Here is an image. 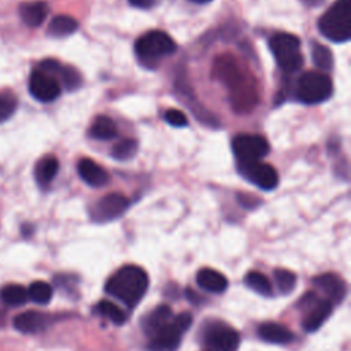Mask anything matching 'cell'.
Here are the masks:
<instances>
[{
	"instance_id": "obj_1",
	"label": "cell",
	"mask_w": 351,
	"mask_h": 351,
	"mask_svg": "<svg viewBox=\"0 0 351 351\" xmlns=\"http://www.w3.org/2000/svg\"><path fill=\"white\" fill-rule=\"evenodd\" d=\"M213 73L228 88L233 111L247 114L256 107L259 101L256 81L233 55H219L214 62Z\"/></svg>"
},
{
	"instance_id": "obj_2",
	"label": "cell",
	"mask_w": 351,
	"mask_h": 351,
	"mask_svg": "<svg viewBox=\"0 0 351 351\" xmlns=\"http://www.w3.org/2000/svg\"><path fill=\"white\" fill-rule=\"evenodd\" d=\"M148 288L147 273L134 265L121 267L106 284V292L133 308Z\"/></svg>"
},
{
	"instance_id": "obj_3",
	"label": "cell",
	"mask_w": 351,
	"mask_h": 351,
	"mask_svg": "<svg viewBox=\"0 0 351 351\" xmlns=\"http://www.w3.org/2000/svg\"><path fill=\"white\" fill-rule=\"evenodd\" d=\"M318 30L324 37L335 43H346L351 38V3L336 0L318 19Z\"/></svg>"
},
{
	"instance_id": "obj_4",
	"label": "cell",
	"mask_w": 351,
	"mask_h": 351,
	"mask_svg": "<svg viewBox=\"0 0 351 351\" xmlns=\"http://www.w3.org/2000/svg\"><path fill=\"white\" fill-rule=\"evenodd\" d=\"M174 40L162 30H151L141 37L134 44V52L140 63L148 69L158 66L162 58L173 55L176 52Z\"/></svg>"
},
{
	"instance_id": "obj_5",
	"label": "cell",
	"mask_w": 351,
	"mask_h": 351,
	"mask_svg": "<svg viewBox=\"0 0 351 351\" xmlns=\"http://www.w3.org/2000/svg\"><path fill=\"white\" fill-rule=\"evenodd\" d=\"M293 93L303 104H319L332 96L333 84L325 73L307 71L296 80Z\"/></svg>"
},
{
	"instance_id": "obj_6",
	"label": "cell",
	"mask_w": 351,
	"mask_h": 351,
	"mask_svg": "<svg viewBox=\"0 0 351 351\" xmlns=\"http://www.w3.org/2000/svg\"><path fill=\"white\" fill-rule=\"evenodd\" d=\"M269 47L278 67L285 73H295L303 66L300 40L291 33H276L269 40Z\"/></svg>"
},
{
	"instance_id": "obj_7",
	"label": "cell",
	"mask_w": 351,
	"mask_h": 351,
	"mask_svg": "<svg viewBox=\"0 0 351 351\" xmlns=\"http://www.w3.org/2000/svg\"><path fill=\"white\" fill-rule=\"evenodd\" d=\"M192 325L191 313H180L173 317L163 328L151 336L148 344L149 351H176L181 343L182 335Z\"/></svg>"
},
{
	"instance_id": "obj_8",
	"label": "cell",
	"mask_w": 351,
	"mask_h": 351,
	"mask_svg": "<svg viewBox=\"0 0 351 351\" xmlns=\"http://www.w3.org/2000/svg\"><path fill=\"white\" fill-rule=\"evenodd\" d=\"M232 149L239 165L258 162L269 154V143L261 134H239L232 140Z\"/></svg>"
},
{
	"instance_id": "obj_9",
	"label": "cell",
	"mask_w": 351,
	"mask_h": 351,
	"mask_svg": "<svg viewBox=\"0 0 351 351\" xmlns=\"http://www.w3.org/2000/svg\"><path fill=\"white\" fill-rule=\"evenodd\" d=\"M332 303L326 299H319L314 292H308L303 295L299 302V307L306 310L304 318L302 321V326L307 332L317 330L330 315Z\"/></svg>"
},
{
	"instance_id": "obj_10",
	"label": "cell",
	"mask_w": 351,
	"mask_h": 351,
	"mask_svg": "<svg viewBox=\"0 0 351 351\" xmlns=\"http://www.w3.org/2000/svg\"><path fill=\"white\" fill-rule=\"evenodd\" d=\"M129 204V199L122 193H108L93 204L90 217L95 222H108L121 217L128 210Z\"/></svg>"
},
{
	"instance_id": "obj_11",
	"label": "cell",
	"mask_w": 351,
	"mask_h": 351,
	"mask_svg": "<svg viewBox=\"0 0 351 351\" xmlns=\"http://www.w3.org/2000/svg\"><path fill=\"white\" fill-rule=\"evenodd\" d=\"M29 90L36 100L49 103L59 97L60 84L53 74L36 69L29 78Z\"/></svg>"
},
{
	"instance_id": "obj_12",
	"label": "cell",
	"mask_w": 351,
	"mask_h": 351,
	"mask_svg": "<svg viewBox=\"0 0 351 351\" xmlns=\"http://www.w3.org/2000/svg\"><path fill=\"white\" fill-rule=\"evenodd\" d=\"M239 173L263 191H271L278 185V174L276 169L265 162H252L237 166Z\"/></svg>"
},
{
	"instance_id": "obj_13",
	"label": "cell",
	"mask_w": 351,
	"mask_h": 351,
	"mask_svg": "<svg viewBox=\"0 0 351 351\" xmlns=\"http://www.w3.org/2000/svg\"><path fill=\"white\" fill-rule=\"evenodd\" d=\"M204 340L213 351H236L240 344L239 333L221 324L211 325L206 330Z\"/></svg>"
},
{
	"instance_id": "obj_14",
	"label": "cell",
	"mask_w": 351,
	"mask_h": 351,
	"mask_svg": "<svg viewBox=\"0 0 351 351\" xmlns=\"http://www.w3.org/2000/svg\"><path fill=\"white\" fill-rule=\"evenodd\" d=\"M314 285L326 296L325 299L332 304L343 302L347 292L346 282L335 273H324L315 277Z\"/></svg>"
},
{
	"instance_id": "obj_15",
	"label": "cell",
	"mask_w": 351,
	"mask_h": 351,
	"mask_svg": "<svg viewBox=\"0 0 351 351\" xmlns=\"http://www.w3.org/2000/svg\"><path fill=\"white\" fill-rule=\"evenodd\" d=\"M51 315L40 311H25L14 318V328L22 333H37L51 324Z\"/></svg>"
},
{
	"instance_id": "obj_16",
	"label": "cell",
	"mask_w": 351,
	"mask_h": 351,
	"mask_svg": "<svg viewBox=\"0 0 351 351\" xmlns=\"http://www.w3.org/2000/svg\"><path fill=\"white\" fill-rule=\"evenodd\" d=\"M77 170L80 177L90 186L99 188L108 182V174L106 173V170L89 158L81 159L78 162Z\"/></svg>"
},
{
	"instance_id": "obj_17",
	"label": "cell",
	"mask_w": 351,
	"mask_h": 351,
	"mask_svg": "<svg viewBox=\"0 0 351 351\" xmlns=\"http://www.w3.org/2000/svg\"><path fill=\"white\" fill-rule=\"evenodd\" d=\"M258 336L267 343L288 344L295 339V335L284 325L277 322H265L258 328Z\"/></svg>"
},
{
	"instance_id": "obj_18",
	"label": "cell",
	"mask_w": 351,
	"mask_h": 351,
	"mask_svg": "<svg viewBox=\"0 0 351 351\" xmlns=\"http://www.w3.org/2000/svg\"><path fill=\"white\" fill-rule=\"evenodd\" d=\"M47 15L48 4L45 1H27L19 5V16L30 27L40 26Z\"/></svg>"
},
{
	"instance_id": "obj_19",
	"label": "cell",
	"mask_w": 351,
	"mask_h": 351,
	"mask_svg": "<svg viewBox=\"0 0 351 351\" xmlns=\"http://www.w3.org/2000/svg\"><path fill=\"white\" fill-rule=\"evenodd\" d=\"M196 282L200 288L213 293H221L228 288L226 277L222 273L208 267L200 269L196 273Z\"/></svg>"
},
{
	"instance_id": "obj_20",
	"label": "cell",
	"mask_w": 351,
	"mask_h": 351,
	"mask_svg": "<svg viewBox=\"0 0 351 351\" xmlns=\"http://www.w3.org/2000/svg\"><path fill=\"white\" fill-rule=\"evenodd\" d=\"M173 318V311L169 306L160 304L149 311L143 319V329L148 336L155 335L160 328H163Z\"/></svg>"
},
{
	"instance_id": "obj_21",
	"label": "cell",
	"mask_w": 351,
	"mask_h": 351,
	"mask_svg": "<svg viewBox=\"0 0 351 351\" xmlns=\"http://www.w3.org/2000/svg\"><path fill=\"white\" fill-rule=\"evenodd\" d=\"M59 170V162L53 155L43 156L34 167V178L37 184L43 188L48 186Z\"/></svg>"
},
{
	"instance_id": "obj_22",
	"label": "cell",
	"mask_w": 351,
	"mask_h": 351,
	"mask_svg": "<svg viewBox=\"0 0 351 351\" xmlns=\"http://www.w3.org/2000/svg\"><path fill=\"white\" fill-rule=\"evenodd\" d=\"M118 129L115 122L104 115L97 117L89 128V136L96 140H111L117 137Z\"/></svg>"
},
{
	"instance_id": "obj_23",
	"label": "cell",
	"mask_w": 351,
	"mask_h": 351,
	"mask_svg": "<svg viewBox=\"0 0 351 351\" xmlns=\"http://www.w3.org/2000/svg\"><path fill=\"white\" fill-rule=\"evenodd\" d=\"M78 29V22L69 15H58L48 25V34L51 37L62 38L73 34Z\"/></svg>"
},
{
	"instance_id": "obj_24",
	"label": "cell",
	"mask_w": 351,
	"mask_h": 351,
	"mask_svg": "<svg viewBox=\"0 0 351 351\" xmlns=\"http://www.w3.org/2000/svg\"><path fill=\"white\" fill-rule=\"evenodd\" d=\"M0 298L5 304L16 307V306L25 304L29 299V295L25 287L19 284H10L0 291Z\"/></svg>"
},
{
	"instance_id": "obj_25",
	"label": "cell",
	"mask_w": 351,
	"mask_h": 351,
	"mask_svg": "<svg viewBox=\"0 0 351 351\" xmlns=\"http://www.w3.org/2000/svg\"><path fill=\"white\" fill-rule=\"evenodd\" d=\"M244 282L248 288L255 291L256 293L262 296H271L273 295V287L269 281V278L262 274L261 271H250L247 273Z\"/></svg>"
},
{
	"instance_id": "obj_26",
	"label": "cell",
	"mask_w": 351,
	"mask_h": 351,
	"mask_svg": "<svg viewBox=\"0 0 351 351\" xmlns=\"http://www.w3.org/2000/svg\"><path fill=\"white\" fill-rule=\"evenodd\" d=\"M311 58H313L314 64L319 70L329 71L333 69V55L328 47L319 44V43H313L311 44Z\"/></svg>"
},
{
	"instance_id": "obj_27",
	"label": "cell",
	"mask_w": 351,
	"mask_h": 351,
	"mask_svg": "<svg viewBox=\"0 0 351 351\" xmlns=\"http://www.w3.org/2000/svg\"><path fill=\"white\" fill-rule=\"evenodd\" d=\"M138 144L134 138H122L111 149V156L115 160L132 159L137 152Z\"/></svg>"
},
{
	"instance_id": "obj_28",
	"label": "cell",
	"mask_w": 351,
	"mask_h": 351,
	"mask_svg": "<svg viewBox=\"0 0 351 351\" xmlns=\"http://www.w3.org/2000/svg\"><path fill=\"white\" fill-rule=\"evenodd\" d=\"M100 315L106 317L107 319H110L112 324L115 325H122L126 321V314L114 303L108 302V300H101L96 304L95 308Z\"/></svg>"
},
{
	"instance_id": "obj_29",
	"label": "cell",
	"mask_w": 351,
	"mask_h": 351,
	"mask_svg": "<svg viewBox=\"0 0 351 351\" xmlns=\"http://www.w3.org/2000/svg\"><path fill=\"white\" fill-rule=\"evenodd\" d=\"M29 299L38 304H47L52 299V287L45 281H34L27 288Z\"/></svg>"
},
{
	"instance_id": "obj_30",
	"label": "cell",
	"mask_w": 351,
	"mask_h": 351,
	"mask_svg": "<svg viewBox=\"0 0 351 351\" xmlns=\"http://www.w3.org/2000/svg\"><path fill=\"white\" fill-rule=\"evenodd\" d=\"M274 278H276L277 287H278L281 293H289L295 288L296 276L291 270L276 269L274 270Z\"/></svg>"
},
{
	"instance_id": "obj_31",
	"label": "cell",
	"mask_w": 351,
	"mask_h": 351,
	"mask_svg": "<svg viewBox=\"0 0 351 351\" xmlns=\"http://www.w3.org/2000/svg\"><path fill=\"white\" fill-rule=\"evenodd\" d=\"M59 77L62 78V82L67 90H74L81 86L82 78H81L80 73L70 66H62Z\"/></svg>"
},
{
	"instance_id": "obj_32",
	"label": "cell",
	"mask_w": 351,
	"mask_h": 351,
	"mask_svg": "<svg viewBox=\"0 0 351 351\" xmlns=\"http://www.w3.org/2000/svg\"><path fill=\"white\" fill-rule=\"evenodd\" d=\"M16 108V99L12 93L0 92V122L8 119Z\"/></svg>"
},
{
	"instance_id": "obj_33",
	"label": "cell",
	"mask_w": 351,
	"mask_h": 351,
	"mask_svg": "<svg viewBox=\"0 0 351 351\" xmlns=\"http://www.w3.org/2000/svg\"><path fill=\"white\" fill-rule=\"evenodd\" d=\"M165 119L169 125L176 126V128H182L188 125V118L185 117V114L180 110L176 108H170L165 112Z\"/></svg>"
},
{
	"instance_id": "obj_34",
	"label": "cell",
	"mask_w": 351,
	"mask_h": 351,
	"mask_svg": "<svg viewBox=\"0 0 351 351\" xmlns=\"http://www.w3.org/2000/svg\"><path fill=\"white\" fill-rule=\"evenodd\" d=\"M130 5L136 7V8H143V10H148L155 4V0H128Z\"/></svg>"
},
{
	"instance_id": "obj_35",
	"label": "cell",
	"mask_w": 351,
	"mask_h": 351,
	"mask_svg": "<svg viewBox=\"0 0 351 351\" xmlns=\"http://www.w3.org/2000/svg\"><path fill=\"white\" fill-rule=\"evenodd\" d=\"M237 199H239L240 204H243V206H245V207H248V208H254V207H255V204H254L255 197H254V196L241 193V195H237Z\"/></svg>"
},
{
	"instance_id": "obj_36",
	"label": "cell",
	"mask_w": 351,
	"mask_h": 351,
	"mask_svg": "<svg viewBox=\"0 0 351 351\" xmlns=\"http://www.w3.org/2000/svg\"><path fill=\"white\" fill-rule=\"evenodd\" d=\"M324 0H302V3L306 5V7H315L318 4H321Z\"/></svg>"
},
{
	"instance_id": "obj_37",
	"label": "cell",
	"mask_w": 351,
	"mask_h": 351,
	"mask_svg": "<svg viewBox=\"0 0 351 351\" xmlns=\"http://www.w3.org/2000/svg\"><path fill=\"white\" fill-rule=\"evenodd\" d=\"M191 1L197 3V4H203V3H208V1H211V0H191Z\"/></svg>"
},
{
	"instance_id": "obj_38",
	"label": "cell",
	"mask_w": 351,
	"mask_h": 351,
	"mask_svg": "<svg viewBox=\"0 0 351 351\" xmlns=\"http://www.w3.org/2000/svg\"><path fill=\"white\" fill-rule=\"evenodd\" d=\"M204 351H213V350H211V348H208V350H204Z\"/></svg>"
}]
</instances>
